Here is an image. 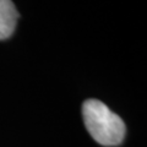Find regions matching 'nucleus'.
<instances>
[{"instance_id":"obj_2","label":"nucleus","mask_w":147,"mask_h":147,"mask_svg":"<svg viewBox=\"0 0 147 147\" xmlns=\"http://www.w3.org/2000/svg\"><path fill=\"white\" fill-rule=\"evenodd\" d=\"M18 11L11 0H0V40L9 38L16 30Z\"/></svg>"},{"instance_id":"obj_1","label":"nucleus","mask_w":147,"mask_h":147,"mask_svg":"<svg viewBox=\"0 0 147 147\" xmlns=\"http://www.w3.org/2000/svg\"><path fill=\"white\" fill-rule=\"evenodd\" d=\"M82 118L90 135L103 146H117L125 136L123 119L97 99H87L82 104Z\"/></svg>"}]
</instances>
